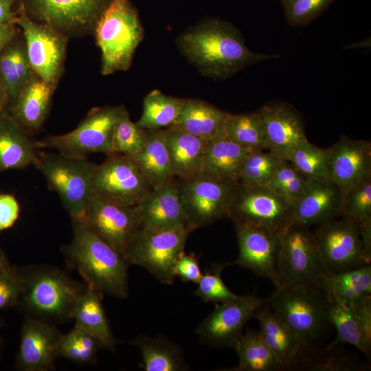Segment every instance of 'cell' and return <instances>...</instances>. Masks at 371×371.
<instances>
[{
  "instance_id": "obj_46",
  "label": "cell",
  "mask_w": 371,
  "mask_h": 371,
  "mask_svg": "<svg viewBox=\"0 0 371 371\" xmlns=\"http://www.w3.org/2000/svg\"><path fill=\"white\" fill-rule=\"evenodd\" d=\"M335 0H282L284 15L292 26H304L318 17Z\"/></svg>"
},
{
  "instance_id": "obj_13",
  "label": "cell",
  "mask_w": 371,
  "mask_h": 371,
  "mask_svg": "<svg viewBox=\"0 0 371 371\" xmlns=\"http://www.w3.org/2000/svg\"><path fill=\"white\" fill-rule=\"evenodd\" d=\"M111 0H25L21 4L32 20L68 36L94 32Z\"/></svg>"
},
{
  "instance_id": "obj_30",
  "label": "cell",
  "mask_w": 371,
  "mask_h": 371,
  "mask_svg": "<svg viewBox=\"0 0 371 371\" xmlns=\"http://www.w3.org/2000/svg\"><path fill=\"white\" fill-rule=\"evenodd\" d=\"M102 294L87 286L76 302L71 318L76 326L94 336L102 347L113 350L115 340L102 303Z\"/></svg>"
},
{
  "instance_id": "obj_45",
  "label": "cell",
  "mask_w": 371,
  "mask_h": 371,
  "mask_svg": "<svg viewBox=\"0 0 371 371\" xmlns=\"http://www.w3.org/2000/svg\"><path fill=\"white\" fill-rule=\"evenodd\" d=\"M146 130L133 122L127 111L119 120L113 137V153L132 156L142 148Z\"/></svg>"
},
{
  "instance_id": "obj_2",
  "label": "cell",
  "mask_w": 371,
  "mask_h": 371,
  "mask_svg": "<svg viewBox=\"0 0 371 371\" xmlns=\"http://www.w3.org/2000/svg\"><path fill=\"white\" fill-rule=\"evenodd\" d=\"M72 221V240L63 247L67 264L80 273L87 286L118 298L126 297V260L84 222Z\"/></svg>"
},
{
  "instance_id": "obj_49",
  "label": "cell",
  "mask_w": 371,
  "mask_h": 371,
  "mask_svg": "<svg viewBox=\"0 0 371 371\" xmlns=\"http://www.w3.org/2000/svg\"><path fill=\"white\" fill-rule=\"evenodd\" d=\"M175 273L183 282L196 284L202 276L198 259L194 254L185 253L177 262Z\"/></svg>"
},
{
  "instance_id": "obj_50",
  "label": "cell",
  "mask_w": 371,
  "mask_h": 371,
  "mask_svg": "<svg viewBox=\"0 0 371 371\" xmlns=\"http://www.w3.org/2000/svg\"><path fill=\"white\" fill-rule=\"evenodd\" d=\"M20 212L18 201L10 194H0V231L12 226Z\"/></svg>"
},
{
  "instance_id": "obj_15",
  "label": "cell",
  "mask_w": 371,
  "mask_h": 371,
  "mask_svg": "<svg viewBox=\"0 0 371 371\" xmlns=\"http://www.w3.org/2000/svg\"><path fill=\"white\" fill-rule=\"evenodd\" d=\"M152 189L128 156L113 153L95 166L92 194L126 206H135Z\"/></svg>"
},
{
  "instance_id": "obj_51",
  "label": "cell",
  "mask_w": 371,
  "mask_h": 371,
  "mask_svg": "<svg viewBox=\"0 0 371 371\" xmlns=\"http://www.w3.org/2000/svg\"><path fill=\"white\" fill-rule=\"evenodd\" d=\"M14 23L0 25V53L12 41L15 35Z\"/></svg>"
},
{
  "instance_id": "obj_27",
  "label": "cell",
  "mask_w": 371,
  "mask_h": 371,
  "mask_svg": "<svg viewBox=\"0 0 371 371\" xmlns=\"http://www.w3.org/2000/svg\"><path fill=\"white\" fill-rule=\"evenodd\" d=\"M128 157L133 160L152 188L175 179L164 128L146 130L142 149Z\"/></svg>"
},
{
  "instance_id": "obj_21",
  "label": "cell",
  "mask_w": 371,
  "mask_h": 371,
  "mask_svg": "<svg viewBox=\"0 0 371 371\" xmlns=\"http://www.w3.org/2000/svg\"><path fill=\"white\" fill-rule=\"evenodd\" d=\"M328 149L329 178L342 192L371 178L370 142L341 136Z\"/></svg>"
},
{
  "instance_id": "obj_18",
  "label": "cell",
  "mask_w": 371,
  "mask_h": 371,
  "mask_svg": "<svg viewBox=\"0 0 371 371\" xmlns=\"http://www.w3.org/2000/svg\"><path fill=\"white\" fill-rule=\"evenodd\" d=\"M62 335L47 321L27 316L21 330L16 368L23 371L54 370Z\"/></svg>"
},
{
  "instance_id": "obj_32",
  "label": "cell",
  "mask_w": 371,
  "mask_h": 371,
  "mask_svg": "<svg viewBox=\"0 0 371 371\" xmlns=\"http://www.w3.org/2000/svg\"><path fill=\"white\" fill-rule=\"evenodd\" d=\"M322 291L326 299L350 305L371 297L370 264L329 274L322 282Z\"/></svg>"
},
{
  "instance_id": "obj_43",
  "label": "cell",
  "mask_w": 371,
  "mask_h": 371,
  "mask_svg": "<svg viewBox=\"0 0 371 371\" xmlns=\"http://www.w3.org/2000/svg\"><path fill=\"white\" fill-rule=\"evenodd\" d=\"M308 180L289 161L283 160L266 186L292 205Z\"/></svg>"
},
{
  "instance_id": "obj_17",
  "label": "cell",
  "mask_w": 371,
  "mask_h": 371,
  "mask_svg": "<svg viewBox=\"0 0 371 371\" xmlns=\"http://www.w3.org/2000/svg\"><path fill=\"white\" fill-rule=\"evenodd\" d=\"M82 221L123 256L131 238L140 228L135 206L120 205L93 194Z\"/></svg>"
},
{
  "instance_id": "obj_25",
  "label": "cell",
  "mask_w": 371,
  "mask_h": 371,
  "mask_svg": "<svg viewBox=\"0 0 371 371\" xmlns=\"http://www.w3.org/2000/svg\"><path fill=\"white\" fill-rule=\"evenodd\" d=\"M229 113L199 99L182 98L175 126L199 138L209 141L225 136Z\"/></svg>"
},
{
  "instance_id": "obj_9",
  "label": "cell",
  "mask_w": 371,
  "mask_h": 371,
  "mask_svg": "<svg viewBox=\"0 0 371 371\" xmlns=\"http://www.w3.org/2000/svg\"><path fill=\"white\" fill-rule=\"evenodd\" d=\"M34 166L57 193L71 220L82 221L92 194L96 164L87 159L70 158L58 153L38 155Z\"/></svg>"
},
{
  "instance_id": "obj_42",
  "label": "cell",
  "mask_w": 371,
  "mask_h": 371,
  "mask_svg": "<svg viewBox=\"0 0 371 371\" xmlns=\"http://www.w3.org/2000/svg\"><path fill=\"white\" fill-rule=\"evenodd\" d=\"M341 215L359 225L371 219V178L343 192Z\"/></svg>"
},
{
  "instance_id": "obj_16",
  "label": "cell",
  "mask_w": 371,
  "mask_h": 371,
  "mask_svg": "<svg viewBox=\"0 0 371 371\" xmlns=\"http://www.w3.org/2000/svg\"><path fill=\"white\" fill-rule=\"evenodd\" d=\"M267 306V299L254 295L238 296L221 304L199 324L196 333L200 340L216 347L234 348L247 322Z\"/></svg>"
},
{
  "instance_id": "obj_53",
  "label": "cell",
  "mask_w": 371,
  "mask_h": 371,
  "mask_svg": "<svg viewBox=\"0 0 371 371\" xmlns=\"http://www.w3.org/2000/svg\"><path fill=\"white\" fill-rule=\"evenodd\" d=\"M14 0H0V25L14 23L15 14L11 8Z\"/></svg>"
},
{
  "instance_id": "obj_39",
  "label": "cell",
  "mask_w": 371,
  "mask_h": 371,
  "mask_svg": "<svg viewBox=\"0 0 371 371\" xmlns=\"http://www.w3.org/2000/svg\"><path fill=\"white\" fill-rule=\"evenodd\" d=\"M286 160L308 179H330L328 149L316 146L308 140L297 145Z\"/></svg>"
},
{
  "instance_id": "obj_26",
  "label": "cell",
  "mask_w": 371,
  "mask_h": 371,
  "mask_svg": "<svg viewBox=\"0 0 371 371\" xmlns=\"http://www.w3.org/2000/svg\"><path fill=\"white\" fill-rule=\"evenodd\" d=\"M54 90L34 74L11 104L10 114L26 131H36L47 117Z\"/></svg>"
},
{
  "instance_id": "obj_22",
  "label": "cell",
  "mask_w": 371,
  "mask_h": 371,
  "mask_svg": "<svg viewBox=\"0 0 371 371\" xmlns=\"http://www.w3.org/2000/svg\"><path fill=\"white\" fill-rule=\"evenodd\" d=\"M343 192L330 179H308L292 204L293 221L307 227L341 216Z\"/></svg>"
},
{
  "instance_id": "obj_47",
  "label": "cell",
  "mask_w": 371,
  "mask_h": 371,
  "mask_svg": "<svg viewBox=\"0 0 371 371\" xmlns=\"http://www.w3.org/2000/svg\"><path fill=\"white\" fill-rule=\"evenodd\" d=\"M23 285V270L10 265L0 273V310L18 304Z\"/></svg>"
},
{
  "instance_id": "obj_6",
  "label": "cell",
  "mask_w": 371,
  "mask_h": 371,
  "mask_svg": "<svg viewBox=\"0 0 371 371\" xmlns=\"http://www.w3.org/2000/svg\"><path fill=\"white\" fill-rule=\"evenodd\" d=\"M329 274L309 227L292 221L280 233L276 288L306 286L322 290Z\"/></svg>"
},
{
  "instance_id": "obj_40",
  "label": "cell",
  "mask_w": 371,
  "mask_h": 371,
  "mask_svg": "<svg viewBox=\"0 0 371 371\" xmlns=\"http://www.w3.org/2000/svg\"><path fill=\"white\" fill-rule=\"evenodd\" d=\"M101 347V343L94 336L74 325L69 332L62 335L59 357L80 364H92L96 362L97 352Z\"/></svg>"
},
{
  "instance_id": "obj_10",
  "label": "cell",
  "mask_w": 371,
  "mask_h": 371,
  "mask_svg": "<svg viewBox=\"0 0 371 371\" xmlns=\"http://www.w3.org/2000/svg\"><path fill=\"white\" fill-rule=\"evenodd\" d=\"M177 181L180 200L193 230L227 216L238 184L201 172Z\"/></svg>"
},
{
  "instance_id": "obj_55",
  "label": "cell",
  "mask_w": 371,
  "mask_h": 371,
  "mask_svg": "<svg viewBox=\"0 0 371 371\" xmlns=\"http://www.w3.org/2000/svg\"><path fill=\"white\" fill-rule=\"evenodd\" d=\"M10 266L7 258L0 250V273Z\"/></svg>"
},
{
  "instance_id": "obj_11",
  "label": "cell",
  "mask_w": 371,
  "mask_h": 371,
  "mask_svg": "<svg viewBox=\"0 0 371 371\" xmlns=\"http://www.w3.org/2000/svg\"><path fill=\"white\" fill-rule=\"evenodd\" d=\"M14 23L23 31L25 52L34 74L56 89L63 71L67 36L30 19L21 5Z\"/></svg>"
},
{
  "instance_id": "obj_44",
  "label": "cell",
  "mask_w": 371,
  "mask_h": 371,
  "mask_svg": "<svg viewBox=\"0 0 371 371\" xmlns=\"http://www.w3.org/2000/svg\"><path fill=\"white\" fill-rule=\"evenodd\" d=\"M226 266V264L221 262L214 264L205 271L196 283L194 293L205 302L221 304L239 296L234 293L222 279V271Z\"/></svg>"
},
{
  "instance_id": "obj_57",
  "label": "cell",
  "mask_w": 371,
  "mask_h": 371,
  "mask_svg": "<svg viewBox=\"0 0 371 371\" xmlns=\"http://www.w3.org/2000/svg\"><path fill=\"white\" fill-rule=\"evenodd\" d=\"M282 1V0H281Z\"/></svg>"
},
{
  "instance_id": "obj_24",
  "label": "cell",
  "mask_w": 371,
  "mask_h": 371,
  "mask_svg": "<svg viewBox=\"0 0 371 371\" xmlns=\"http://www.w3.org/2000/svg\"><path fill=\"white\" fill-rule=\"evenodd\" d=\"M135 208L140 228L189 226L179 197L178 181L175 179L159 187L153 188L135 205Z\"/></svg>"
},
{
  "instance_id": "obj_23",
  "label": "cell",
  "mask_w": 371,
  "mask_h": 371,
  "mask_svg": "<svg viewBox=\"0 0 371 371\" xmlns=\"http://www.w3.org/2000/svg\"><path fill=\"white\" fill-rule=\"evenodd\" d=\"M255 318L260 324V334L278 359L281 370H300L313 351L318 348L307 346L267 306Z\"/></svg>"
},
{
  "instance_id": "obj_33",
  "label": "cell",
  "mask_w": 371,
  "mask_h": 371,
  "mask_svg": "<svg viewBox=\"0 0 371 371\" xmlns=\"http://www.w3.org/2000/svg\"><path fill=\"white\" fill-rule=\"evenodd\" d=\"M139 350L141 368L145 371H182L188 366L183 351L175 344L163 337L139 335L133 340Z\"/></svg>"
},
{
  "instance_id": "obj_8",
  "label": "cell",
  "mask_w": 371,
  "mask_h": 371,
  "mask_svg": "<svg viewBox=\"0 0 371 371\" xmlns=\"http://www.w3.org/2000/svg\"><path fill=\"white\" fill-rule=\"evenodd\" d=\"M127 112L122 106L93 108L70 132L50 135L34 142L36 148H51L74 159H87L91 153L113 154L116 124Z\"/></svg>"
},
{
  "instance_id": "obj_5",
  "label": "cell",
  "mask_w": 371,
  "mask_h": 371,
  "mask_svg": "<svg viewBox=\"0 0 371 371\" xmlns=\"http://www.w3.org/2000/svg\"><path fill=\"white\" fill-rule=\"evenodd\" d=\"M23 273V285L18 304L30 316L47 322L71 319L76 302L85 289L56 269L34 267Z\"/></svg>"
},
{
  "instance_id": "obj_29",
  "label": "cell",
  "mask_w": 371,
  "mask_h": 371,
  "mask_svg": "<svg viewBox=\"0 0 371 371\" xmlns=\"http://www.w3.org/2000/svg\"><path fill=\"white\" fill-rule=\"evenodd\" d=\"M164 129L175 177L184 180L200 173L207 141L175 126Z\"/></svg>"
},
{
  "instance_id": "obj_38",
  "label": "cell",
  "mask_w": 371,
  "mask_h": 371,
  "mask_svg": "<svg viewBox=\"0 0 371 371\" xmlns=\"http://www.w3.org/2000/svg\"><path fill=\"white\" fill-rule=\"evenodd\" d=\"M283 160L269 150L249 152L240 168L238 183L248 187L266 186Z\"/></svg>"
},
{
  "instance_id": "obj_28",
  "label": "cell",
  "mask_w": 371,
  "mask_h": 371,
  "mask_svg": "<svg viewBox=\"0 0 371 371\" xmlns=\"http://www.w3.org/2000/svg\"><path fill=\"white\" fill-rule=\"evenodd\" d=\"M27 131L10 114H0V172L35 166L38 155Z\"/></svg>"
},
{
  "instance_id": "obj_31",
  "label": "cell",
  "mask_w": 371,
  "mask_h": 371,
  "mask_svg": "<svg viewBox=\"0 0 371 371\" xmlns=\"http://www.w3.org/2000/svg\"><path fill=\"white\" fill-rule=\"evenodd\" d=\"M248 153L227 136L209 140L201 172L238 182L240 168Z\"/></svg>"
},
{
  "instance_id": "obj_7",
  "label": "cell",
  "mask_w": 371,
  "mask_h": 371,
  "mask_svg": "<svg viewBox=\"0 0 371 371\" xmlns=\"http://www.w3.org/2000/svg\"><path fill=\"white\" fill-rule=\"evenodd\" d=\"M192 228L180 225L168 228H139L131 238L124 252L128 265L144 267L159 282L172 284L175 269L184 254Z\"/></svg>"
},
{
  "instance_id": "obj_19",
  "label": "cell",
  "mask_w": 371,
  "mask_h": 371,
  "mask_svg": "<svg viewBox=\"0 0 371 371\" xmlns=\"http://www.w3.org/2000/svg\"><path fill=\"white\" fill-rule=\"evenodd\" d=\"M235 227L239 253L233 264L268 278L274 284L278 272L281 232L246 225L236 224Z\"/></svg>"
},
{
  "instance_id": "obj_12",
  "label": "cell",
  "mask_w": 371,
  "mask_h": 371,
  "mask_svg": "<svg viewBox=\"0 0 371 371\" xmlns=\"http://www.w3.org/2000/svg\"><path fill=\"white\" fill-rule=\"evenodd\" d=\"M322 261L330 274L370 264L363 248L359 225L343 217L317 225L312 232Z\"/></svg>"
},
{
  "instance_id": "obj_14",
  "label": "cell",
  "mask_w": 371,
  "mask_h": 371,
  "mask_svg": "<svg viewBox=\"0 0 371 371\" xmlns=\"http://www.w3.org/2000/svg\"><path fill=\"white\" fill-rule=\"evenodd\" d=\"M227 217L235 225L282 231L293 221L292 205L267 186L238 184Z\"/></svg>"
},
{
  "instance_id": "obj_1",
  "label": "cell",
  "mask_w": 371,
  "mask_h": 371,
  "mask_svg": "<svg viewBox=\"0 0 371 371\" xmlns=\"http://www.w3.org/2000/svg\"><path fill=\"white\" fill-rule=\"evenodd\" d=\"M178 46L188 61L204 75L227 78L245 67L278 58L256 53L245 44L239 30L220 19H210L180 36Z\"/></svg>"
},
{
  "instance_id": "obj_52",
  "label": "cell",
  "mask_w": 371,
  "mask_h": 371,
  "mask_svg": "<svg viewBox=\"0 0 371 371\" xmlns=\"http://www.w3.org/2000/svg\"><path fill=\"white\" fill-rule=\"evenodd\" d=\"M359 225L364 250L366 254L371 257V219Z\"/></svg>"
},
{
  "instance_id": "obj_41",
  "label": "cell",
  "mask_w": 371,
  "mask_h": 371,
  "mask_svg": "<svg viewBox=\"0 0 371 371\" xmlns=\"http://www.w3.org/2000/svg\"><path fill=\"white\" fill-rule=\"evenodd\" d=\"M336 346L317 348L303 363L300 370L348 371L365 370L368 368V365L362 363L357 358L337 350Z\"/></svg>"
},
{
  "instance_id": "obj_36",
  "label": "cell",
  "mask_w": 371,
  "mask_h": 371,
  "mask_svg": "<svg viewBox=\"0 0 371 371\" xmlns=\"http://www.w3.org/2000/svg\"><path fill=\"white\" fill-rule=\"evenodd\" d=\"M181 99L166 95L157 89L150 91L144 98L142 113L137 125L144 130L173 126L180 111Z\"/></svg>"
},
{
  "instance_id": "obj_4",
  "label": "cell",
  "mask_w": 371,
  "mask_h": 371,
  "mask_svg": "<svg viewBox=\"0 0 371 371\" xmlns=\"http://www.w3.org/2000/svg\"><path fill=\"white\" fill-rule=\"evenodd\" d=\"M267 306L307 346L319 347V340L332 326L324 292L317 288H276Z\"/></svg>"
},
{
  "instance_id": "obj_35",
  "label": "cell",
  "mask_w": 371,
  "mask_h": 371,
  "mask_svg": "<svg viewBox=\"0 0 371 371\" xmlns=\"http://www.w3.org/2000/svg\"><path fill=\"white\" fill-rule=\"evenodd\" d=\"M238 357L234 371L281 370L280 363L259 332L248 330L234 347Z\"/></svg>"
},
{
  "instance_id": "obj_34",
  "label": "cell",
  "mask_w": 371,
  "mask_h": 371,
  "mask_svg": "<svg viewBox=\"0 0 371 371\" xmlns=\"http://www.w3.org/2000/svg\"><path fill=\"white\" fill-rule=\"evenodd\" d=\"M326 300L329 318L337 331L335 339L328 346L350 344L370 357L371 338L365 333L355 308L337 300Z\"/></svg>"
},
{
  "instance_id": "obj_3",
  "label": "cell",
  "mask_w": 371,
  "mask_h": 371,
  "mask_svg": "<svg viewBox=\"0 0 371 371\" xmlns=\"http://www.w3.org/2000/svg\"><path fill=\"white\" fill-rule=\"evenodd\" d=\"M93 32L101 52L103 75L127 70L144 36L138 13L130 0H111Z\"/></svg>"
},
{
  "instance_id": "obj_56",
  "label": "cell",
  "mask_w": 371,
  "mask_h": 371,
  "mask_svg": "<svg viewBox=\"0 0 371 371\" xmlns=\"http://www.w3.org/2000/svg\"><path fill=\"white\" fill-rule=\"evenodd\" d=\"M0 343H1V341H0Z\"/></svg>"
},
{
  "instance_id": "obj_48",
  "label": "cell",
  "mask_w": 371,
  "mask_h": 371,
  "mask_svg": "<svg viewBox=\"0 0 371 371\" xmlns=\"http://www.w3.org/2000/svg\"><path fill=\"white\" fill-rule=\"evenodd\" d=\"M0 79L12 104L16 100L23 85L16 70L12 45L10 43L0 53Z\"/></svg>"
},
{
  "instance_id": "obj_20",
  "label": "cell",
  "mask_w": 371,
  "mask_h": 371,
  "mask_svg": "<svg viewBox=\"0 0 371 371\" xmlns=\"http://www.w3.org/2000/svg\"><path fill=\"white\" fill-rule=\"evenodd\" d=\"M258 113L265 130L266 150L286 160L290 152L308 139L302 115L291 104L282 101H271Z\"/></svg>"
},
{
  "instance_id": "obj_37",
  "label": "cell",
  "mask_w": 371,
  "mask_h": 371,
  "mask_svg": "<svg viewBox=\"0 0 371 371\" xmlns=\"http://www.w3.org/2000/svg\"><path fill=\"white\" fill-rule=\"evenodd\" d=\"M225 136L249 152L266 150L264 126L257 111L228 115Z\"/></svg>"
},
{
  "instance_id": "obj_54",
  "label": "cell",
  "mask_w": 371,
  "mask_h": 371,
  "mask_svg": "<svg viewBox=\"0 0 371 371\" xmlns=\"http://www.w3.org/2000/svg\"><path fill=\"white\" fill-rule=\"evenodd\" d=\"M10 100L3 84L0 79V114L5 111Z\"/></svg>"
}]
</instances>
